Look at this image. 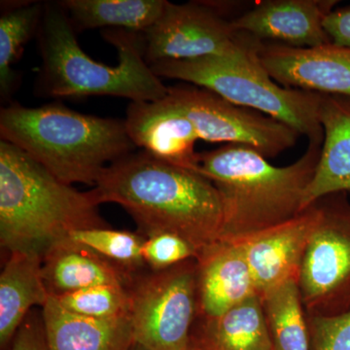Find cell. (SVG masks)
Listing matches in <instances>:
<instances>
[{"label": "cell", "instance_id": "6da1fadb", "mask_svg": "<svg viewBox=\"0 0 350 350\" xmlns=\"http://www.w3.org/2000/svg\"><path fill=\"white\" fill-rule=\"evenodd\" d=\"M93 190L100 204L125 208L147 237L172 232L193 244L199 254L221 239L222 204L213 182L146 152H133L111 163Z\"/></svg>", "mask_w": 350, "mask_h": 350}, {"label": "cell", "instance_id": "7a4b0ae2", "mask_svg": "<svg viewBox=\"0 0 350 350\" xmlns=\"http://www.w3.org/2000/svg\"><path fill=\"white\" fill-rule=\"evenodd\" d=\"M321 148L322 142H308L305 153L286 167L271 165L244 145L226 144L199 153L197 172L213 182L220 196L221 239L245 238L306 211L304 198Z\"/></svg>", "mask_w": 350, "mask_h": 350}, {"label": "cell", "instance_id": "3957f363", "mask_svg": "<svg viewBox=\"0 0 350 350\" xmlns=\"http://www.w3.org/2000/svg\"><path fill=\"white\" fill-rule=\"evenodd\" d=\"M93 189L81 192L15 145L0 142V243L42 258L73 232L107 227Z\"/></svg>", "mask_w": 350, "mask_h": 350}, {"label": "cell", "instance_id": "277c9868", "mask_svg": "<svg viewBox=\"0 0 350 350\" xmlns=\"http://www.w3.org/2000/svg\"><path fill=\"white\" fill-rule=\"evenodd\" d=\"M0 135L68 185H96L103 170L137 148L125 120L83 114L59 103L2 108Z\"/></svg>", "mask_w": 350, "mask_h": 350}, {"label": "cell", "instance_id": "5b68a950", "mask_svg": "<svg viewBox=\"0 0 350 350\" xmlns=\"http://www.w3.org/2000/svg\"><path fill=\"white\" fill-rule=\"evenodd\" d=\"M41 50L46 91L59 98L112 96L131 103L162 100L169 94L144 57V40L138 32L103 31L116 47L118 64L98 63L80 48L75 27L61 7L46 5L41 21Z\"/></svg>", "mask_w": 350, "mask_h": 350}, {"label": "cell", "instance_id": "8992f818", "mask_svg": "<svg viewBox=\"0 0 350 350\" xmlns=\"http://www.w3.org/2000/svg\"><path fill=\"white\" fill-rule=\"evenodd\" d=\"M260 41L227 56L191 61H162L151 64L158 77L192 83L226 100L250 108L282 122L308 137L323 144L319 121L322 94L280 86L262 68L258 49Z\"/></svg>", "mask_w": 350, "mask_h": 350}, {"label": "cell", "instance_id": "52a82bcc", "mask_svg": "<svg viewBox=\"0 0 350 350\" xmlns=\"http://www.w3.org/2000/svg\"><path fill=\"white\" fill-rule=\"evenodd\" d=\"M317 217L298 285L308 317L350 312V202L337 193L314 202Z\"/></svg>", "mask_w": 350, "mask_h": 350}, {"label": "cell", "instance_id": "ba28073f", "mask_svg": "<svg viewBox=\"0 0 350 350\" xmlns=\"http://www.w3.org/2000/svg\"><path fill=\"white\" fill-rule=\"evenodd\" d=\"M130 292L133 342L147 350H187L199 315L197 260L155 271Z\"/></svg>", "mask_w": 350, "mask_h": 350}, {"label": "cell", "instance_id": "9c48e42d", "mask_svg": "<svg viewBox=\"0 0 350 350\" xmlns=\"http://www.w3.org/2000/svg\"><path fill=\"white\" fill-rule=\"evenodd\" d=\"M231 2L167 1L159 19L144 33V57L149 66L162 61H191L227 56L254 39L234 31L226 17Z\"/></svg>", "mask_w": 350, "mask_h": 350}, {"label": "cell", "instance_id": "30bf717a", "mask_svg": "<svg viewBox=\"0 0 350 350\" xmlns=\"http://www.w3.org/2000/svg\"><path fill=\"white\" fill-rule=\"evenodd\" d=\"M169 94L204 142L244 145L269 159L294 147L301 135L282 122L234 105L204 88L172 87Z\"/></svg>", "mask_w": 350, "mask_h": 350}, {"label": "cell", "instance_id": "8fae6325", "mask_svg": "<svg viewBox=\"0 0 350 350\" xmlns=\"http://www.w3.org/2000/svg\"><path fill=\"white\" fill-rule=\"evenodd\" d=\"M258 56L269 75L283 87L350 98V48L333 43L295 48L262 42Z\"/></svg>", "mask_w": 350, "mask_h": 350}, {"label": "cell", "instance_id": "7c38bea8", "mask_svg": "<svg viewBox=\"0 0 350 350\" xmlns=\"http://www.w3.org/2000/svg\"><path fill=\"white\" fill-rule=\"evenodd\" d=\"M317 217L315 204L282 224L238 241L250 266L258 296L288 282H298L304 256Z\"/></svg>", "mask_w": 350, "mask_h": 350}, {"label": "cell", "instance_id": "4fadbf2b", "mask_svg": "<svg viewBox=\"0 0 350 350\" xmlns=\"http://www.w3.org/2000/svg\"><path fill=\"white\" fill-rule=\"evenodd\" d=\"M338 0H262L232 20L234 31L295 48L332 43L324 21Z\"/></svg>", "mask_w": 350, "mask_h": 350}, {"label": "cell", "instance_id": "5bb4252c", "mask_svg": "<svg viewBox=\"0 0 350 350\" xmlns=\"http://www.w3.org/2000/svg\"><path fill=\"white\" fill-rule=\"evenodd\" d=\"M126 129L133 144L162 162L194 170L200 139L192 122L167 94L155 101L131 103L126 110Z\"/></svg>", "mask_w": 350, "mask_h": 350}, {"label": "cell", "instance_id": "9a60e30c", "mask_svg": "<svg viewBox=\"0 0 350 350\" xmlns=\"http://www.w3.org/2000/svg\"><path fill=\"white\" fill-rule=\"evenodd\" d=\"M196 260L200 319H215L251 297L258 296L238 241L220 239L200 251Z\"/></svg>", "mask_w": 350, "mask_h": 350}, {"label": "cell", "instance_id": "2e32d148", "mask_svg": "<svg viewBox=\"0 0 350 350\" xmlns=\"http://www.w3.org/2000/svg\"><path fill=\"white\" fill-rule=\"evenodd\" d=\"M319 121L323 144L304 198L305 209L326 196L350 192V98L322 94Z\"/></svg>", "mask_w": 350, "mask_h": 350}, {"label": "cell", "instance_id": "e0dca14e", "mask_svg": "<svg viewBox=\"0 0 350 350\" xmlns=\"http://www.w3.org/2000/svg\"><path fill=\"white\" fill-rule=\"evenodd\" d=\"M41 319L47 350H129L133 344L130 313L92 319L68 312L50 296Z\"/></svg>", "mask_w": 350, "mask_h": 350}, {"label": "cell", "instance_id": "ac0fdd59", "mask_svg": "<svg viewBox=\"0 0 350 350\" xmlns=\"http://www.w3.org/2000/svg\"><path fill=\"white\" fill-rule=\"evenodd\" d=\"M42 275L55 297L96 285L128 284V275L118 265L69 238L44 255Z\"/></svg>", "mask_w": 350, "mask_h": 350}, {"label": "cell", "instance_id": "d6986e66", "mask_svg": "<svg viewBox=\"0 0 350 350\" xmlns=\"http://www.w3.org/2000/svg\"><path fill=\"white\" fill-rule=\"evenodd\" d=\"M51 295L42 275V258L12 252L0 275V344L15 338L33 306L43 308Z\"/></svg>", "mask_w": 350, "mask_h": 350}, {"label": "cell", "instance_id": "ffe728a7", "mask_svg": "<svg viewBox=\"0 0 350 350\" xmlns=\"http://www.w3.org/2000/svg\"><path fill=\"white\" fill-rule=\"evenodd\" d=\"M199 342L204 350H275L259 296L202 319Z\"/></svg>", "mask_w": 350, "mask_h": 350}, {"label": "cell", "instance_id": "44dd1931", "mask_svg": "<svg viewBox=\"0 0 350 350\" xmlns=\"http://www.w3.org/2000/svg\"><path fill=\"white\" fill-rule=\"evenodd\" d=\"M165 4V0H64L59 6L73 27L144 33L159 19Z\"/></svg>", "mask_w": 350, "mask_h": 350}, {"label": "cell", "instance_id": "7402d4cb", "mask_svg": "<svg viewBox=\"0 0 350 350\" xmlns=\"http://www.w3.org/2000/svg\"><path fill=\"white\" fill-rule=\"evenodd\" d=\"M260 299L273 349L312 350L308 315L298 282L284 283Z\"/></svg>", "mask_w": 350, "mask_h": 350}, {"label": "cell", "instance_id": "603a6c76", "mask_svg": "<svg viewBox=\"0 0 350 350\" xmlns=\"http://www.w3.org/2000/svg\"><path fill=\"white\" fill-rule=\"evenodd\" d=\"M43 4H23L3 13L0 18V90L2 96L10 93L15 81L12 69L23 46L40 24Z\"/></svg>", "mask_w": 350, "mask_h": 350}, {"label": "cell", "instance_id": "cb8c5ba5", "mask_svg": "<svg viewBox=\"0 0 350 350\" xmlns=\"http://www.w3.org/2000/svg\"><path fill=\"white\" fill-rule=\"evenodd\" d=\"M55 298L68 312L92 319H113L131 310V292L124 285H96Z\"/></svg>", "mask_w": 350, "mask_h": 350}, {"label": "cell", "instance_id": "d4e9b609", "mask_svg": "<svg viewBox=\"0 0 350 350\" xmlns=\"http://www.w3.org/2000/svg\"><path fill=\"white\" fill-rule=\"evenodd\" d=\"M69 239L91 248L121 268H137L144 262L142 247L145 239L133 232L107 227L92 228L73 232Z\"/></svg>", "mask_w": 350, "mask_h": 350}, {"label": "cell", "instance_id": "484cf974", "mask_svg": "<svg viewBox=\"0 0 350 350\" xmlns=\"http://www.w3.org/2000/svg\"><path fill=\"white\" fill-rule=\"evenodd\" d=\"M199 251L185 239L172 234L159 232L145 239L142 247V258L155 271H163L181 264L196 260Z\"/></svg>", "mask_w": 350, "mask_h": 350}, {"label": "cell", "instance_id": "4316f807", "mask_svg": "<svg viewBox=\"0 0 350 350\" xmlns=\"http://www.w3.org/2000/svg\"><path fill=\"white\" fill-rule=\"evenodd\" d=\"M308 320L312 350H350V312Z\"/></svg>", "mask_w": 350, "mask_h": 350}, {"label": "cell", "instance_id": "83f0119b", "mask_svg": "<svg viewBox=\"0 0 350 350\" xmlns=\"http://www.w3.org/2000/svg\"><path fill=\"white\" fill-rule=\"evenodd\" d=\"M12 350H47L42 319L33 315L25 319L14 338Z\"/></svg>", "mask_w": 350, "mask_h": 350}, {"label": "cell", "instance_id": "f1b7e54d", "mask_svg": "<svg viewBox=\"0 0 350 350\" xmlns=\"http://www.w3.org/2000/svg\"><path fill=\"white\" fill-rule=\"evenodd\" d=\"M324 29L332 43L350 48V6L331 11L324 21Z\"/></svg>", "mask_w": 350, "mask_h": 350}, {"label": "cell", "instance_id": "f546056e", "mask_svg": "<svg viewBox=\"0 0 350 350\" xmlns=\"http://www.w3.org/2000/svg\"><path fill=\"white\" fill-rule=\"evenodd\" d=\"M187 350H204V347L199 342V340L192 338V342H191L190 347H188Z\"/></svg>", "mask_w": 350, "mask_h": 350}, {"label": "cell", "instance_id": "4dcf8cb0", "mask_svg": "<svg viewBox=\"0 0 350 350\" xmlns=\"http://www.w3.org/2000/svg\"><path fill=\"white\" fill-rule=\"evenodd\" d=\"M129 350H147L146 349H144V347H142V345L135 344V342H133V345H131V349Z\"/></svg>", "mask_w": 350, "mask_h": 350}]
</instances>
